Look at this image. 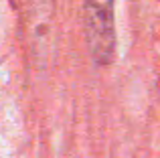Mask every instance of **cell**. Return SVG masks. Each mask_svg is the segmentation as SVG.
<instances>
[{
	"label": "cell",
	"instance_id": "6da1fadb",
	"mask_svg": "<svg viewBox=\"0 0 160 158\" xmlns=\"http://www.w3.org/2000/svg\"><path fill=\"white\" fill-rule=\"evenodd\" d=\"M85 31L93 61L98 65L112 63L116 49L113 0H85Z\"/></svg>",
	"mask_w": 160,
	"mask_h": 158
}]
</instances>
